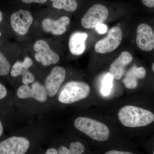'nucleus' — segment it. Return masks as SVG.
Returning a JSON list of instances; mask_svg holds the SVG:
<instances>
[{
	"label": "nucleus",
	"instance_id": "obj_11",
	"mask_svg": "<svg viewBox=\"0 0 154 154\" xmlns=\"http://www.w3.org/2000/svg\"><path fill=\"white\" fill-rule=\"evenodd\" d=\"M136 43L143 51H152L154 48V31L148 24L142 23L138 25L137 29Z\"/></svg>",
	"mask_w": 154,
	"mask_h": 154
},
{
	"label": "nucleus",
	"instance_id": "obj_12",
	"mask_svg": "<svg viewBox=\"0 0 154 154\" xmlns=\"http://www.w3.org/2000/svg\"><path fill=\"white\" fill-rule=\"evenodd\" d=\"M33 64V61L29 57H25L23 62L17 61L11 68L10 75L14 78L22 76L23 85H30L35 81V77L29 70Z\"/></svg>",
	"mask_w": 154,
	"mask_h": 154
},
{
	"label": "nucleus",
	"instance_id": "obj_14",
	"mask_svg": "<svg viewBox=\"0 0 154 154\" xmlns=\"http://www.w3.org/2000/svg\"><path fill=\"white\" fill-rule=\"evenodd\" d=\"M69 17H62L57 20L46 18L42 22V27L45 32L51 33L56 36L62 35L66 30V27L70 24Z\"/></svg>",
	"mask_w": 154,
	"mask_h": 154
},
{
	"label": "nucleus",
	"instance_id": "obj_20",
	"mask_svg": "<svg viewBox=\"0 0 154 154\" xmlns=\"http://www.w3.org/2000/svg\"><path fill=\"white\" fill-rule=\"evenodd\" d=\"M11 63L5 55L0 52V76L8 75L11 72Z\"/></svg>",
	"mask_w": 154,
	"mask_h": 154
},
{
	"label": "nucleus",
	"instance_id": "obj_30",
	"mask_svg": "<svg viewBox=\"0 0 154 154\" xmlns=\"http://www.w3.org/2000/svg\"><path fill=\"white\" fill-rule=\"evenodd\" d=\"M2 33H1V31H0V37H1V36H2Z\"/></svg>",
	"mask_w": 154,
	"mask_h": 154
},
{
	"label": "nucleus",
	"instance_id": "obj_29",
	"mask_svg": "<svg viewBox=\"0 0 154 154\" xmlns=\"http://www.w3.org/2000/svg\"><path fill=\"white\" fill-rule=\"evenodd\" d=\"M152 69L153 72L154 73V62L152 63Z\"/></svg>",
	"mask_w": 154,
	"mask_h": 154
},
{
	"label": "nucleus",
	"instance_id": "obj_22",
	"mask_svg": "<svg viewBox=\"0 0 154 154\" xmlns=\"http://www.w3.org/2000/svg\"><path fill=\"white\" fill-rule=\"evenodd\" d=\"M96 28L97 32L100 34H103L106 33L107 30V26L103 24L97 25Z\"/></svg>",
	"mask_w": 154,
	"mask_h": 154
},
{
	"label": "nucleus",
	"instance_id": "obj_10",
	"mask_svg": "<svg viewBox=\"0 0 154 154\" xmlns=\"http://www.w3.org/2000/svg\"><path fill=\"white\" fill-rule=\"evenodd\" d=\"M33 22V17L30 11L20 9L11 15V24L14 31L19 35H26Z\"/></svg>",
	"mask_w": 154,
	"mask_h": 154
},
{
	"label": "nucleus",
	"instance_id": "obj_25",
	"mask_svg": "<svg viewBox=\"0 0 154 154\" xmlns=\"http://www.w3.org/2000/svg\"><path fill=\"white\" fill-rule=\"evenodd\" d=\"M145 6L149 8H154V0H142Z\"/></svg>",
	"mask_w": 154,
	"mask_h": 154
},
{
	"label": "nucleus",
	"instance_id": "obj_21",
	"mask_svg": "<svg viewBox=\"0 0 154 154\" xmlns=\"http://www.w3.org/2000/svg\"><path fill=\"white\" fill-rule=\"evenodd\" d=\"M113 78L110 74H107L103 80L101 92L104 96H107L110 94L113 86Z\"/></svg>",
	"mask_w": 154,
	"mask_h": 154
},
{
	"label": "nucleus",
	"instance_id": "obj_6",
	"mask_svg": "<svg viewBox=\"0 0 154 154\" xmlns=\"http://www.w3.org/2000/svg\"><path fill=\"white\" fill-rule=\"evenodd\" d=\"M109 11L105 6L96 4L91 7L81 19V24L84 28L91 29L103 24L109 16Z\"/></svg>",
	"mask_w": 154,
	"mask_h": 154
},
{
	"label": "nucleus",
	"instance_id": "obj_3",
	"mask_svg": "<svg viewBox=\"0 0 154 154\" xmlns=\"http://www.w3.org/2000/svg\"><path fill=\"white\" fill-rule=\"evenodd\" d=\"M91 92V86L88 83L70 81L61 88L57 95V100L64 105H70L88 98Z\"/></svg>",
	"mask_w": 154,
	"mask_h": 154
},
{
	"label": "nucleus",
	"instance_id": "obj_2",
	"mask_svg": "<svg viewBox=\"0 0 154 154\" xmlns=\"http://www.w3.org/2000/svg\"><path fill=\"white\" fill-rule=\"evenodd\" d=\"M73 125L78 131L93 140L105 141L110 137V131L108 126L94 119L87 116H79L75 119Z\"/></svg>",
	"mask_w": 154,
	"mask_h": 154
},
{
	"label": "nucleus",
	"instance_id": "obj_1",
	"mask_svg": "<svg viewBox=\"0 0 154 154\" xmlns=\"http://www.w3.org/2000/svg\"><path fill=\"white\" fill-rule=\"evenodd\" d=\"M117 118L122 125L130 128L147 126L154 122L151 111L132 105H125L117 112Z\"/></svg>",
	"mask_w": 154,
	"mask_h": 154
},
{
	"label": "nucleus",
	"instance_id": "obj_8",
	"mask_svg": "<svg viewBox=\"0 0 154 154\" xmlns=\"http://www.w3.org/2000/svg\"><path fill=\"white\" fill-rule=\"evenodd\" d=\"M66 71L63 67L56 66L51 69L45 81L44 86L49 98L57 95L65 80Z\"/></svg>",
	"mask_w": 154,
	"mask_h": 154
},
{
	"label": "nucleus",
	"instance_id": "obj_13",
	"mask_svg": "<svg viewBox=\"0 0 154 154\" xmlns=\"http://www.w3.org/2000/svg\"><path fill=\"white\" fill-rule=\"evenodd\" d=\"M133 59L132 54L128 51L121 52L109 67V73L113 79L121 80L125 74L127 66L132 62Z\"/></svg>",
	"mask_w": 154,
	"mask_h": 154
},
{
	"label": "nucleus",
	"instance_id": "obj_24",
	"mask_svg": "<svg viewBox=\"0 0 154 154\" xmlns=\"http://www.w3.org/2000/svg\"><path fill=\"white\" fill-rule=\"evenodd\" d=\"M22 2L25 4H31V3H38V4H44L48 0H21Z\"/></svg>",
	"mask_w": 154,
	"mask_h": 154
},
{
	"label": "nucleus",
	"instance_id": "obj_7",
	"mask_svg": "<svg viewBox=\"0 0 154 154\" xmlns=\"http://www.w3.org/2000/svg\"><path fill=\"white\" fill-rule=\"evenodd\" d=\"M27 138L13 135L0 141V154H25L30 146Z\"/></svg>",
	"mask_w": 154,
	"mask_h": 154
},
{
	"label": "nucleus",
	"instance_id": "obj_5",
	"mask_svg": "<svg viewBox=\"0 0 154 154\" xmlns=\"http://www.w3.org/2000/svg\"><path fill=\"white\" fill-rule=\"evenodd\" d=\"M123 38V33L121 28L117 26L112 27L108 30L105 38L99 40L95 45L96 52L102 54L109 53L118 48Z\"/></svg>",
	"mask_w": 154,
	"mask_h": 154
},
{
	"label": "nucleus",
	"instance_id": "obj_28",
	"mask_svg": "<svg viewBox=\"0 0 154 154\" xmlns=\"http://www.w3.org/2000/svg\"><path fill=\"white\" fill-rule=\"evenodd\" d=\"M3 19V15L2 12L0 11V23L2 22Z\"/></svg>",
	"mask_w": 154,
	"mask_h": 154
},
{
	"label": "nucleus",
	"instance_id": "obj_18",
	"mask_svg": "<svg viewBox=\"0 0 154 154\" xmlns=\"http://www.w3.org/2000/svg\"><path fill=\"white\" fill-rule=\"evenodd\" d=\"M85 148L82 143L79 141L73 142L68 148L65 146H61L58 149V154H82L84 152Z\"/></svg>",
	"mask_w": 154,
	"mask_h": 154
},
{
	"label": "nucleus",
	"instance_id": "obj_17",
	"mask_svg": "<svg viewBox=\"0 0 154 154\" xmlns=\"http://www.w3.org/2000/svg\"><path fill=\"white\" fill-rule=\"evenodd\" d=\"M88 36L85 32H74L70 36L69 48L73 55L79 56L82 54L86 49V41Z\"/></svg>",
	"mask_w": 154,
	"mask_h": 154
},
{
	"label": "nucleus",
	"instance_id": "obj_27",
	"mask_svg": "<svg viewBox=\"0 0 154 154\" xmlns=\"http://www.w3.org/2000/svg\"><path fill=\"white\" fill-rule=\"evenodd\" d=\"M45 154H58L57 150L53 148L48 149Z\"/></svg>",
	"mask_w": 154,
	"mask_h": 154
},
{
	"label": "nucleus",
	"instance_id": "obj_15",
	"mask_svg": "<svg viewBox=\"0 0 154 154\" xmlns=\"http://www.w3.org/2000/svg\"><path fill=\"white\" fill-rule=\"evenodd\" d=\"M11 103H13L12 96L9 95L5 86L0 82V118L6 125L11 114Z\"/></svg>",
	"mask_w": 154,
	"mask_h": 154
},
{
	"label": "nucleus",
	"instance_id": "obj_31",
	"mask_svg": "<svg viewBox=\"0 0 154 154\" xmlns=\"http://www.w3.org/2000/svg\"><path fill=\"white\" fill-rule=\"evenodd\" d=\"M153 154H154V152H153Z\"/></svg>",
	"mask_w": 154,
	"mask_h": 154
},
{
	"label": "nucleus",
	"instance_id": "obj_23",
	"mask_svg": "<svg viewBox=\"0 0 154 154\" xmlns=\"http://www.w3.org/2000/svg\"><path fill=\"white\" fill-rule=\"evenodd\" d=\"M104 154H134L130 152L122 151L116 150H111L106 152Z\"/></svg>",
	"mask_w": 154,
	"mask_h": 154
},
{
	"label": "nucleus",
	"instance_id": "obj_19",
	"mask_svg": "<svg viewBox=\"0 0 154 154\" xmlns=\"http://www.w3.org/2000/svg\"><path fill=\"white\" fill-rule=\"evenodd\" d=\"M54 8L63 9L69 12H73L77 10L78 4L76 0H50Z\"/></svg>",
	"mask_w": 154,
	"mask_h": 154
},
{
	"label": "nucleus",
	"instance_id": "obj_26",
	"mask_svg": "<svg viewBox=\"0 0 154 154\" xmlns=\"http://www.w3.org/2000/svg\"><path fill=\"white\" fill-rule=\"evenodd\" d=\"M5 125L4 122L0 118V138L3 136L5 132Z\"/></svg>",
	"mask_w": 154,
	"mask_h": 154
},
{
	"label": "nucleus",
	"instance_id": "obj_9",
	"mask_svg": "<svg viewBox=\"0 0 154 154\" xmlns=\"http://www.w3.org/2000/svg\"><path fill=\"white\" fill-rule=\"evenodd\" d=\"M33 49L36 52L35 58L44 66L56 64L59 61V55L50 47L49 44L42 39L37 40L33 45Z\"/></svg>",
	"mask_w": 154,
	"mask_h": 154
},
{
	"label": "nucleus",
	"instance_id": "obj_16",
	"mask_svg": "<svg viewBox=\"0 0 154 154\" xmlns=\"http://www.w3.org/2000/svg\"><path fill=\"white\" fill-rule=\"evenodd\" d=\"M146 71L143 67H137L134 66L127 72L123 83L125 87L128 89H135L138 85V80L144 79Z\"/></svg>",
	"mask_w": 154,
	"mask_h": 154
},
{
	"label": "nucleus",
	"instance_id": "obj_4",
	"mask_svg": "<svg viewBox=\"0 0 154 154\" xmlns=\"http://www.w3.org/2000/svg\"><path fill=\"white\" fill-rule=\"evenodd\" d=\"M13 99H33L40 103L47 102L48 97L44 85L38 82H35L29 85L20 86L16 91V96H12Z\"/></svg>",
	"mask_w": 154,
	"mask_h": 154
}]
</instances>
